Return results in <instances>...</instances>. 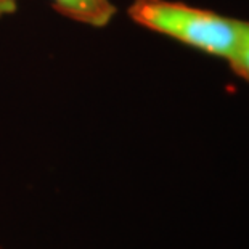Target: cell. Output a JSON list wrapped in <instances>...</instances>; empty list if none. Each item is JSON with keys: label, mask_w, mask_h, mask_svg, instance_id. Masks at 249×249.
Wrapping results in <instances>:
<instances>
[{"label": "cell", "mask_w": 249, "mask_h": 249, "mask_svg": "<svg viewBox=\"0 0 249 249\" xmlns=\"http://www.w3.org/2000/svg\"><path fill=\"white\" fill-rule=\"evenodd\" d=\"M17 8V0H0V18L3 15L13 13Z\"/></svg>", "instance_id": "obj_4"}, {"label": "cell", "mask_w": 249, "mask_h": 249, "mask_svg": "<svg viewBox=\"0 0 249 249\" xmlns=\"http://www.w3.org/2000/svg\"><path fill=\"white\" fill-rule=\"evenodd\" d=\"M55 8L77 23L103 28L116 15L111 0H52Z\"/></svg>", "instance_id": "obj_2"}, {"label": "cell", "mask_w": 249, "mask_h": 249, "mask_svg": "<svg viewBox=\"0 0 249 249\" xmlns=\"http://www.w3.org/2000/svg\"><path fill=\"white\" fill-rule=\"evenodd\" d=\"M227 63L238 77L249 82V21H245V28H243L236 50L233 52L231 58Z\"/></svg>", "instance_id": "obj_3"}, {"label": "cell", "mask_w": 249, "mask_h": 249, "mask_svg": "<svg viewBox=\"0 0 249 249\" xmlns=\"http://www.w3.org/2000/svg\"><path fill=\"white\" fill-rule=\"evenodd\" d=\"M129 17L142 28L225 61L236 50L245 28L241 19L174 0H135Z\"/></svg>", "instance_id": "obj_1"}]
</instances>
